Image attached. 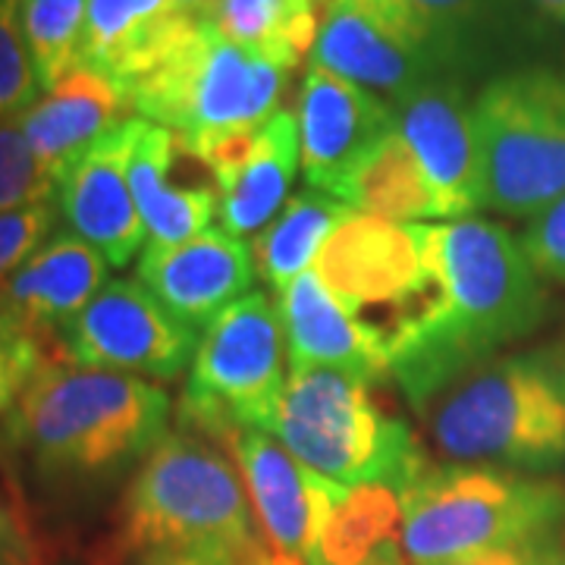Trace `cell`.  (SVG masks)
Returning a JSON list of instances; mask_svg holds the SVG:
<instances>
[{
	"label": "cell",
	"mask_w": 565,
	"mask_h": 565,
	"mask_svg": "<svg viewBox=\"0 0 565 565\" xmlns=\"http://www.w3.org/2000/svg\"><path fill=\"white\" fill-rule=\"evenodd\" d=\"M170 396L141 377L54 362L7 412V440L41 484L88 490L117 481L167 437Z\"/></svg>",
	"instance_id": "6da1fadb"
},
{
	"label": "cell",
	"mask_w": 565,
	"mask_h": 565,
	"mask_svg": "<svg viewBox=\"0 0 565 565\" xmlns=\"http://www.w3.org/2000/svg\"><path fill=\"white\" fill-rule=\"evenodd\" d=\"M440 270L446 321L390 367L412 408L465 367L531 337L550 311L544 277L503 223L462 217L440 226Z\"/></svg>",
	"instance_id": "7a4b0ae2"
},
{
	"label": "cell",
	"mask_w": 565,
	"mask_h": 565,
	"mask_svg": "<svg viewBox=\"0 0 565 565\" xmlns=\"http://www.w3.org/2000/svg\"><path fill=\"white\" fill-rule=\"evenodd\" d=\"M446 459L527 475L565 468V349L493 355L415 405Z\"/></svg>",
	"instance_id": "3957f363"
},
{
	"label": "cell",
	"mask_w": 565,
	"mask_h": 565,
	"mask_svg": "<svg viewBox=\"0 0 565 565\" xmlns=\"http://www.w3.org/2000/svg\"><path fill=\"white\" fill-rule=\"evenodd\" d=\"M223 446L202 434H167L126 487L114 559L151 550H195L236 565H277L252 522L243 478Z\"/></svg>",
	"instance_id": "277c9868"
},
{
	"label": "cell",
	"mask_w": 565,
	"mask_h": 565,
	"mask_svg": "<svg viewBox=\"0 0 565 565\" xmlns=\"http://www.w3.org/2000/svg\"><path fill=\"white\" fill-rule=\"evenodd\" d=\"M315 274L390 367L449 311L437 223H393L352 211L323 243Z\"/></svg>",
	"instance_id": "5b68a950"
},
{
	"label": "cell",
	"mask_w": 565,
	"mask_h": 565,
	"mask_svg": "<svg viewBox=\"0 0 565 565\" xmlns=\"http://www.w3.org/2000/svg\"><path fill=\"white\" fill-rule=\"evenodd\" d=\"M403 550L408 565H449L559 537L565 478L497 465H427L399 490Z\"/></svg>",
	"instance_id": "8992f818"
},
{
	"label": "cell",
	"mask_w": 565,
	"mask_h": 565,
	"mask_svg": "<svg viewBox=\"0 0 565 565\" xmlns=\"http://www.w3.org/2000/svg\"><path fill=\"white\" fill-rule=\"evenodd\" d=\"M270 434L311 475L343 487L403 490L430 465L408 424L377 405L371 384L333 367H289Z\"/></svg>",
	"instance_id": "52a82bcc"
},
{
	"label": "cell",
	"mask_w": 565,
	"mask_h": 565,
	"mask_svg": "<svg viewBox=\"0 0 565 565\" xmlns=\"http://www.w3.org/2000/svg\"><path fill=\"white\" fill-rule=\"evenodd\" d=\"M481 207L537 217L565 195V66H522L471 102Z\"/></svg>",
	"instance_id": "ba28073f"
},
{
	"label": "cell",
	"mask_w": 565,
	"mask_h": 565,
	"mask_svg": "<svg viewBox=\"0 0 565 565\" xmlns=\"http://www.w3.org/2000/svg\"><path fill=\"white\" fill-rule=\"evenodd\" d=\"M286 73L262 54L223 39L211 20H195L154 70L126 88V98L141 120L192 141L270 120Z\"/></svg>",
	"instance_id": "9c48e42d"
},
{
	"label": "cell",
	"mask_w": 565,
	"mask_h": 565,
	"mask_svg": "<svg viewBox=\"0 0 565 565\" xmlns=\"http://www.w3.org/2000/svg\"><path fill=\"white\" fill-rule=\"evenodd\" d=\"M286 330L280 305L267 292H248L204 327L189 381L180 396L182 430L221 446L236 427L270 434L286 374Z\"/></svg>",
	"instance_id": "30bf717a"
},
{
	"label": "cell",
	"mask_w": 565,
	"mask_h": 565,
	"mask_svg": "<svg viewBox=\"0 0 565 565\" xmlns=\"http://www.w3.org/2000/svg\"><path fill=\"white\" fill-rule=\"evenodd\" d=\"M63 362L129 377L173 381L195 359L199 333L139 280H110L57 337Z\"/></svg>",
	"instance_id": "8fae6325"
},
{
	"label": "cell",
	"mask_w": 565,
	"mask_h": 565,
	"mask_svg": "<svg viewBox=\"0 0 565 565\" xmlns=\"http://www.w3.org/2000/svg\"><path fill=\"white\" fill-rule=\"evenodd\" d=\"M311 63L399 104L415 88L444 79L446 57L393 0H333Z\"/></svg>",
	"instance_id": "7c38bea8"
},
{
	"label": "cell",
	"mask_w": 565,
	"mask_h": 565,
	"mask_svg": "<svg viewBox=\"0 0 565 565\" xmlns=\"http://www.w3.org/2000/svg\"><path fill=\"white\" fill-rule=\"evenodd\" d=\"M107 286V258L76 233H57L0 282V327L61 355L57 337ZM63 359V355H61Z\"/></svg>",
	"instance_id": "4fadbf2b"
},
{
	"label": "cell",
	"mask_w": 565,
	"mask_h": 565,
	"mask_svg": "<svg viewBox=\"0 0 565 565\" xmlns=\"http://www.w3.org/2000/svg\"><path fill=\"white\" fill-rule=\"evenodd\" d=\"M396 126L422 163L437 217H471L481 207V163L471 104L449 79H434L396 104Z\"/></svg>",
	"instance_id": "5bb4252c"
},
{
	"label": "cell",
	"mask_w": 565,
	"mask_h": 565,
	"mask_svg": "<svg viewBox=\"0 0 565 565\" xmlns=\"http://www.w3.org/2000/svg\"><path fill=\"white\" fill-rule=\"evenodd\" d=\"M132 139L136 120L114 126L57 182V207L70 230L98 248L110 267H126L145 245V223L129 185Z\"/></svg>",
	"instance_id": "9a60e30c"
},
{
	"label": "cell",
	"mask_w": 565,
	"mask_h": 565,
	"mask_svg": "<svg viewBox=\"0 0 565 565\" xmlns=\"http://www.w3.org/2000/svg\"><path fill=\"white\" fill-rule=\"evenodd\" d=\"M139 282L185 327L202 330L252 292V245L223 230H207L182 245H145Z\"/></svg>",
	"instance_id": "2e32d148"
},
{
	"label": "cell",
	"mask_w": 565,
	"mask_h": 565,
	"mask_svg": "<svg viewBox=\"0 0 565 565\" xmlns=\"http://www.w3.org/2000/svg\"><path fill=\"white\" fill-rule=\"evenodd\" d=\"M243 478L264 544L280 565H305L321 509L323 478L299 465L262 427H236L223 437Z\"/></svg>",
	"instance_id": "e0dca14e"
},
{
	"label": "cell",
	"mask_w": 565,
	"mask_h": 565,
	"mask_svg": "<svg viewBox=\"0 0 565 565\" xmlns=\"http://www.w3.org/2000/svg\"><path fill=\"white\" fill-rule=\"evenodd\" d=\"M390 129H396L393 104L323 70L321 63L308 66L299 107V139L305 180L311 189L330 195L345 170Z\"/></svg>",
	"instance_id": "ac0fdd59"
},
{
	"label": "cell",
	"mask_w": 565,
	"mask_h": 565,
	"mask_svg": "<svg viewBox=\"0 0 565 565\" xmlns=\"http://www.w3.org/2000/svg\"><path fill=\"white\" fill-rule=\"evenodd\" d=\"M126 110L132 104L120 85L82 61L22 114L20 126L41 163L61 182L95 141L129 120Z\"/></svg>",
	"instance_id": "d6986e66"
},
{
	"label": "cell",
	"mask_w": 565,
	"mask_h": 565,
	"mask_svg": "<svg viewBox=\"0 0 565 565\" xmlns=\"http://www.w3.org/2000/svg\"><path fill=\"white\" fill-rule=\"evenodd\" d=\"M289 367H333L364 384H381L390 374L384 352L367 340L359 323L311 270L280 292Z\"/></svg>",
	"instance_id": "ffe728a7"
},
{
	"label": "cell",
	"mask_w": 565,
	"mask_h": 565,
	"mask_svg": "<svg viewBox=\"0 0 565 565\" xmlns=\"http://www.w3.org/2000/svg\"><path fill=\"white\" fill-rule=\"evenodd\" d=\"M305 565H408L399 490L386 484L343 487L323 478Z\"/></svg>",
	"instance_id": "44dd1931"
},
{
	"label": "cell",
	"mask_w": 565,
	"mask_h": 565,
	"mask_svg": "<svg viewBox=\"0 0 565 565\" xmlns=\"http://www.w3.org/2000/svg\"><path fill=\"white\" fill-rule=\"evenodd\" d=\"M180 136L136 117L129 185L148 245H182L207 233L217 217V185H173Z\"/></svg>",
	"instance_id": "7402d4cb"
},
{
	"label": "cell",
	"mask_w": 565,
	"mask_h": 565,
	"mask_svg": "<svg viewBox=\"0 0 565 565\" xmlns=\"http://www.w3.org/2000/svg\"><path fill=\"white\" fill-rule=\"evenodd\" d=\"M195 20L177 0H88L82 61L126 92L170 54Z\"/></svg>",
	"instance_id": "603a6c76"
},
{
	"label": "cell",
	"mask_w": 565,
	"mask_h": 565,
	"mask_svg": "<svg viewBox=\"0 0 565 565\" xmlns=\"http://www.w3.org/2000/svg\"><path fill=\"white\" fill-rule=\"evenodd\" d=\"M299 161V122L289 110H277L270 120L262 122L252 158L217 185V230L239 239L248 233L258 236L277 217V211H282Z\"/></svg>",
	"instance_id": "cb8c5ba5"
},
{
	"label": "cell",
	"mask_w": 565,
	"mask_h": 565,
	"mask_svg": "<svg viewBox=\"0 0 565 565\" xmlns=\"http://www.w3.org/2000/svg\"><path fill=\"white\" fill-rule=\"evenodd\" d=\"M333 199L355 211L393 223H412L437 217L434 192L424 180L415 151L403 139L399 126L374 141L330 192Z\"/></svg>",
	"instance_id": "d4e9b609"
},
{
	"label": "cell",
	"mask_w": 565,
	"mask_h": 565,
	"mask_svg": "<svg viewBox=\"0 0 565 565\" xmlns=\"http://www.w3.org/2000/svg\"><path fill=\"white\" fill-rule=\"evenodd\" d=\"M349 214L352 211L327 192L318 189L296 192L282 204L280 214L252 239V258L258 277L280 296L296 277L311 270L323 243Z\"/></svg>",
	"instance_id": "484cf974"
},
{
	"label": "cell",
	"mask_w": 565,
	"mask_h": 565,
	"mask_svg": "<svg viewBox=\"0 0 565 565\" xmlns=\"http://www.w3.org/2000/svg\"><path fill=\"white\" fill-rule=\"evenodd\" d=\"M223 39L296 70L318 44V10L311 0H217L211 17Z\"/></svg>",
	"instance_id": "4316f807"
},
{
	"label": "cell",
	"mask_w": 565,
	"mask_h": 565,
	"mask_svg": "<svg viewBox=\"0 0 565 565\" xmlns=\"http://www.w3.org/2000/svg\"><path fill=\"white\" fill-rule=\"evenodd\" d=\"M88 0H22L20 17L39 85L47 92L82 63Z\"/></svg>",
	"instance_id": "83f0119b"
},
{
	"label": "cell",
	"mask_w": 565,
	"mask_h": 565,
	"mask_svg": "<svg viewBox=\"0 0 565 565\" xmlns=\"http://www.w3.org/2000/svg\"><path fill=\"white\" fill-rule=\"evenodd\" d=\"M57 177L41 163L22 132L20 117L0 120V214L25 204L54 202Z\"/></svg>",
	"instance_id": "f1b7e54d"
},
{
	"label": "cell",
	"mask_w": 565,
	"mask_h": 565,
	"mask_svg": "<svg viewBox=\"0 0 565 565\" xmlns=\"http://www.w3.org/2000/svg\"><path fill=\"white\" fill-rule=\"evenodd\" d=\"M22 0H0V120L22 117L39 95V76L25 44Z\"/></svg>",
	"instance_id": "f546056e"
},
{
	"label": "cell",
	"mask_w": 565,
	"mask_h": 565,
	"mask_svg": "<svg viewBox=\"0 0 565 565\" xmlns=\"http://www.w3.org/2000/svg\"><path fill=\"white\" fill-rule=\"evenodd\" d=\"M57 202H39L0 214V282L13 277L51 239Z\"/></svg>",
	"instance_id": "4dcf8cb0"
},
{
	"label": "cell",
	"mask_w": 565,
	"mask_h": 565,
	"mask_svg": "<svg viewBox=\"0 0 565 565\" xmlns=\"http://www.w3.org/2000/svg\"><path fill=\"white\" fill-rule=\"evenodd\" d=\"M408 20L422 29L446 61L456 51V39L465 22L478 20L490 0H393Z\"/></svg>",
	"instance_id": "1f68e13d"
},
{
	"label": "cell",
	"mask_w": 565,
	"mask_h": 565,
	"mask_svg": "<svg viewBox=\"0 0 565 565\" xmlns=\"http://www.w3.org/2000/svg\"><path fill=\"white\" fill-rule=\"evenodd\" d=\"M522 245L544 280L565 286V195H559L537 217H531L522 233Z\"/></svg>",
	"instance_id": "d6a6232c"
},
{
	"label": "cell",
	"mask_w": 565,
	"mask_h": 565,
	"mask_svg": "<svg viewBox=\"0 0 565 565\" xmlns=\"http://www.w3.org/2000/svg\"><path fill=\"white\" fill-rule=\"evenodd\" d=\"M563 553L565 546L559 544V537H550V541H531V544L478 553V556H468V559L449 565H563Z\"/></svg>",
	"instance_id": "836d02e7"
},
{
	"label": "cell",
	"mask_w": 565,
	"mask_h": 565,
	"mask_svg": "<svg viewBox=\"0 0 565 565\" xmlns=\"http://www.w3.org/2000/svg\"><path fill=\"white\" fill-rule=\"evenodd\" d=\"M0 565H39V546L20 515L0 505Z\"/></svg>",
	"instance_id": "e575fe53"
},
{
	"label": "cell",
	"mask_w": 565,
	"mask_h": 565,
	"mask_svg": "<svg viewBox=\"0 0 565 565\" xmlns=\"http://www.w3.org/2000/svg\"><path fill=\"white\" fill-rule=\"evenodd\" d=\"M63 362L61 355H54V352H47L44 345L32 343V340H17V337H10L3 327H0V367H17L22 371L29 381L39 374L41 367H47V364Z\"/></svg>",
	"instance_id": "d590c367"
},
{
	"label": "cell",
	"mask_w": 565,
	"mask_h": 565,
	"mask_svg": "<svg viewBox=\"0 0 565 565\" xmlns=\"http://www.w3.org/2000/svg\"><path fill=\"white\" fill-rule=\"evenodd\" d=\"M136 565H236L211 553H195V550H151L136 556Z\"/></svg>",
	"instance_id": "8d00e7d4"
},
{
	"label": "cell",
	"mask_w": 565,
	"mask_h": 565,
	"mask_svg": "<svg viewBox=\"0 0 565 565\" xmlns=\"http://www.w3.org/2000/svg\"><path fill=\"white\" fill-rule=\"evenodd\" d=\"M32 384L22 371H17V367H0V415H7L13 405H17V399L22 396V390Z\"/></svg>",
	"instance_id": "74e56055"
},
{
	"label": "cell",
	"mask_w": 565,
	"mask_h": 565,
	"mask_svg": "<svg viewBox=\"0 0 565 565\" xmlns=\"http://www.w3.org/2000/svg\"><path fill=\"white\" fill-rule=\"evenodd\" d=\"M177 3H180V7H182V10H185V13H189V17H199V20H207L217 0H177Z\"/></svg>",
	"instance_id": "f35d334b"
},
{
	"label": "cell",
	"mask_w": 565,
	"mask_h": 565,
	"mask_svg": "<svg viewBox=\"0 0 565 565\" xmlns=\"http://www.w3.org/2000/svg\"><path fill=\"white\" fill-rule=\"evenodd\" d=\"M544 17H550V20L563 22L565 25V0H531Z\"/></svg>",
	"instance_id": "ab89813d"
},
{
	"label": "cell",
	"mask_w": 565,
	"mask_h": 565,
	"mask_svg": "<svg viewBox=\"0 0 565 565\" xmlns=\"http://www.w3.org/2000/svg\"><path fill=\"white\" fill-rule=\"evenodd\" d=\"M563 565H565V553H563Z\"/></svg>",
	"instance_id": "60d3db41"
},
{
	"label": "cell",
	"mask_w": 565,
	"mask_h": 565,
	"mask_svg": "<svg viewBox=\"0 0 565 565\" xmlns=\"http://www.w3.org/2000/svg\"><path fill=\"white\" fill-rule=\"evenodd\" d=\"M311 3H318V0H311Z\"/></svg>",
	"instance_id": "b9f144b4"
}]
</instances>
